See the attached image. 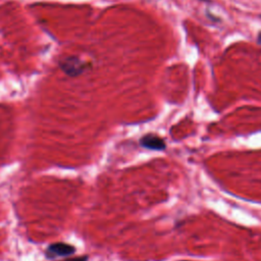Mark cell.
Instances as JSON below:
<instances>
[{
	"label": "cell",
	"mask_w": 261,
	"mask_h": 261,
	"mask_svg": "<svg viewBox=\"0 0 261 261\" xmlns=\"http://www.w3.org/2000/svg\"><path fill=\"white\" fill-rule=\"evenodd\" d=\"M141 144L144 147L152 150H163L165 148L164 141L155 135H146L142 138Z\"/></svg>",
	"instance_id": "7a4b0ae2"
},
{
	"label": "cell",
	"mask_w": 261,
	"mask_h": 261,
	"mask_svg": "<svg viewBox=\"0 0 261 261\" xmlns=\"http://www.w3.org/2000/svg\"><path fill=\"white\" fill-rule=\"evenodd\" d=\"M88 260V257L83 256V257H76V258H69L66 261H87Z\"/></svg>",
	"instance_id": "277c9868"
},
{
	"label": "cell",
	"mask_w": 261,
	"mask_h": 261,
	"mask_svg": "<svg viewBox=\"0 0 261 261\" xmlns=\"http://www.w3.org/2000/svg\"><path fill=\"white\" fill-rule=\"evenodd\" d=\"M257 43L259 45H261V32L258 34V37H257Z\"/></svg>",
	"instance_id": "5b68a950"
},
{
	"label": "cell",
	"mask_w": 261,
	"mask_h": 261,
	"mask_svg": "<svg viewBox=\"0 0 261 261\" xmlns=\"http://www.w3.org/2000/svg\"><path fill=\"white\" fill-rule=\"evenodd\" d=\"M76 251L75 247L65 244V243H55L50 245L47 248L46 256L47 258H55V257H67L74 254Z\"/></svg>",
	"instance_id": "6da1fadb"
},
{
	"label": "cell",
	"mask_w": 261,
	"mask_h": 261,
	"mask_svg": "<svg viewBox=\"0 0 261 261\" xmlns=\"http://www.w3.org/2000/svg\"><path fill=\"white\" fill-rule=\"evenodd\" d=\"M85 65L77 59H69L65 63V70L69 75H78L83 71Z\"/></svg>",
	"instance_id": "3957f363"
}]
</instances>
